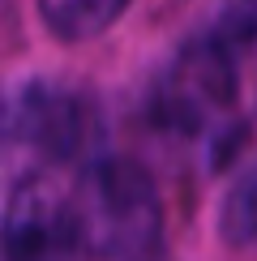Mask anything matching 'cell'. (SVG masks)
<instances>
[{
	"label": "cell",
	"mask_w": 257,
	"mask_h": 261,
	"mask_svg": "<svg viewBox=\"0 0 257 261\" xmlns=\"http://www.w3.org/2000/svg\"><path fill=\"white\" fill-rule=\"evenodd\" d=\"M219 236H223L232 248L257 244V159L232 180V189L223 193V205H219Z\"/></svg>",
	"instance_id": "obj_6"
},
{
	"label": "cell",
	"mask_w": 257,
	"mask_h": 261,
	"mask_svg": "<svg viewBox=\"0 0 257 261\" xmlns=\"http://www.w3.org/2000/svg\"><path fill=\"white\" fill-rule=\"evenodd\" d=\"M82 223V257L146 261L159 248L163 205L146 167L133 159H94L73 180Z\"/></svg>",
	"instance_id": "obj_1"
},
{
	"label": "cell",
	"mask_w": 257,
	"mask_h": 261,
	"mask_svg": "<svg viewBox=\"0 0 257 261\" xmlns=\"http://www.w3.org/2000/svg\"><path fill=\"white\" fill-rule=\"evenodd\" d=\"M128 9V0H39V17L64 43L94 39Z\"/></svg>",
	"instance_id": "obj_5"
},
{
	"label": "cell",
	"mask_w": 257,
	"mask_h": 261,
	"mask_svg": "<svg viewBox=\"0 0 257 261\" xmlns=\"http://www.w3.org/2000/svg\"><path fill=\"white\" fill-rule=\"evenodd\" d=\"M232 107H236V69L219 39H197L159 73L150 90V120L163 133L185 141H210L232 133Z\"/></svg>",
	"instance_id": "obj_2"
},
{
	"label": "cell",
	"mask_w": 257,
	"mask_h": 261,
	"mask_svg": "<svg viewBox=\"0 0 257 261\" xmlns=\"http://www.w3.org/2000/svg\"><path fill=\"white\" fill-rule=\"evenodd\" d=\"M214 39L227 43H257V0H223L219 21H214Z\"/></svg>",
	"instance_id": "obj_7"
},
{
	"label": "cell",
	"mask_w": 257,
	"mask_h": 261,
	"mask_svg": "<svg viewBox=\"0 0 257 261\" xmlns=\"http://www.w3.org/2000/svg\"><path fill=\"white\" fill-rule=\"evenodd\" d=\"M5 261H69L82 257V223L73 184L52 171H30L13 184L0 214Z\"/></svg>",
	"instance_id": "obj_4"
},
{
	"label": "cell",
	"mask_w": 257,
	"mask_h": 261,
	"mask_svg": "<svg viewBox=\"0 0 257 261\" xmlns=\"http://www.w3.org/2000/svg\"><path fill=\"white\" fill-rule=\"evenodd\" d=\"M0 141L78 159L99 141V112L78 90L43 77L0 82Z\"/></svg>",
	"instance_id": "obj_3"
}]
</instances>
